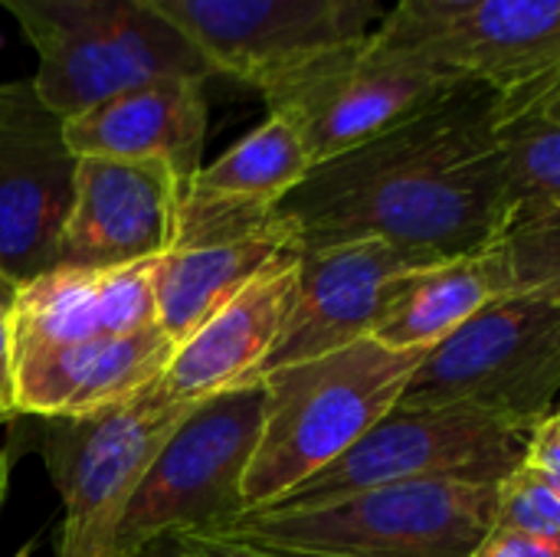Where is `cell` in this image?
I'll return each mask as SVG.
<instances>
[{
	"mask_svg": "<svg viewBox=\"0 0 560 557\" xmlns=\"http://www.w3.org/2000/svg\"><path fill=\"white\" fill-rule=\"evenodd\" d=\"M276 217L299 250L381 240L436 259L505 230L499 92L456 79L381 135L315 164Z\"/></svg>",
	"mask_w": 560,
	"mask_h": 557,
	"instance_id": "6da1fadb",
	"label": "cell"
},
{
	"mask_svg": "<svg viewBox=\"0 0 560 557\" xmlns=\"http://www.w3.org/2000/svg\"><path fill=\"white\" fill-rule=\"evenodd\" d=\"M423 358L420 348L397 351L364 338L262 374V430L243 479V512L276 506L348 453L400 404Z\"/></svg>",
	"mask_w": 560,
	"mask_h": 557,
	"instance_id": "7a4b0ae2",
	"label": "cell"
},
{
	"mask_svg": "<svg viewBox=\"0 0 560 557\" xmlns=\"http://www.w3.org/2000/svg\"><path fill=\"white\" fill-rule=\"evenodd\" d=\"M495 486L397 483L315 509L240 512L207 535L279 557H472L495 522Z\"/></svg>",
	"mask_w": 560,
	"mask_h": 557,
	"instance_id": "3957f363",
	"label": "cell"
},
{
	"mask_svg": "<svg viewBox=\"0 0 560 557\" xmlns=\"http://www.w3.org/2000/svg\"><path fill=\"white\" fill-rule=\"evenodd\" d=\"M36 53L33 89L62 118L125 89L190 76L207 59L138 0H0Z\"/></svg>",
	"mask_w": 560,
	"mask_h": 557,
	"instance_id": "277c9868",
	"label": "cell"
},
{
	"mask_svg": "<svg viewBox=\"0 0 560 557\" xmlns=\"http://www.w3.org/2000/svg\"><path fill=\"white\" fill-rule=\"evenodd\" d=\"M453 82L450 69L381 23L361 39L312 53L259 95L272 115L299 128L315 167L397 125Z\"/></svg>",
	"mask_w": 560,
	"mask_h": 557,
	"instance_id": "5b68a950",
	"label": "cell"
},
{
	"mask_svg": "<svg viewBox=\"0 0 560 557\" xmlns=\"http://www.w3.org/2000/svg\"><path fill=\"white\" fill-rule=\"evenodd\" d=\"M400 407H469L535 430L560 410V305L509 292L433 345Z\"/></svg>",
	"mask_w": 560,
	"mask_h": 557,
	"instance_id": "8992f818",
	"label": "cell"
},
{
	"mask_svg": "<svg viewBox=\"0 0 560 557\" xmlns=\"http://www.w3.org/2000/svg\"><path fill=\"white\" fill-rule=\"evenodd\" d=\"M262 384L197 404L151 460L118 525L112 557H135L167 535L213 532L243 512V479L262 430Z\"/></svg>",
	"mask_w": 560,
	"mask_h": 557,
	"instance_id": "52a82bcc",
	"label": "cell"
},
{
	"mask_svg": "<svg viewBox=\"0 0 560 557\" xmlns=\"http://www.w3.org/2000/svg\"><path fill=\"white\" fill-rule=\"evenodd\" d=\"M194 407L171 401L154 384L125 404L85 417L43 420L39 456L62 502L52 557H112L135 489Z\"/></svg>",
	"mask_w": 560,
	"mask_h": 557,
	"instance_id": "ba28073f",
	"label": "cell"
},
{
	"mask_svg": "<svg viewBox=\"0 0 560 557\" xmlns=\"http://www.w3.org/2000/svg\"><path fill=\"white\" fill-rule=\"evenodd\" d=\"M535 430L469 407H394L348 453L269 509L331 506L397 483H502L525 463ZM259 512V509H256Z\"/></svg>",
	"mask_w": 560,
	"mask_h": 557,
	"instance_id": "9c48e42d",
	"label": "cell"
},
{
	"mask_svg": "<svg viewBox=\"0 0 560 557\" xmlns=\"http://www.w3.org/2000/svg\"><path fill=\"white\" fill-rule=\"evenodd\" d=\"M62 125L33 79L0 82V276L16 286L56 266L72 213L79 158Z\"/></svg>",
	"mask_w": 560,
	"mask_h": 557,
	"instance_id": "30bf717a",
	"label": "cell"
},
{
	"mask_svg": "<svg viewBox=\"0 0 560 557\" xmlns=\"http://www.w3.org/2000/svg\"><path fill=\"white\" fill-rule=\"evenodd\" d=\"M433 263L381 240L302 250L295 295L262 374L374 338L400 282Z\"/></svg>",
	"mask_w": 560,
	"mask_h": 557,
	"instance_id": "8fae6325",
	"label": "cell"
},
{
	"mask_svg": "<svg viewBox=\"0 0 560 557\" xmlns=\"http://www.w3.org/2000/svg\"><path fill=\"white\" fill-rule=\"evenodd\" d=\"M180 204L184 190L164 164L79 158L56 266L115 269L167 256L177 243Z\"/></svg>",
	"mask_w": 560,
	"mask_h": 557,
	"instance_id": "7c38bea8",
	"label": "cell"
},
{
	"mask_svg": "<svg viewBox=\"0 0 560 557\" xmlns=\"http://www.w3.org/2000/svg\"><path fill=\"white\" fill-rule=\"evenodd\" d=\"M213 69L256 92L318 49L345 43L328 0H138Z\"/></svg>",
	"mask_w": 560,
	"mask_h": 557,
	"instance_id": "4fadbf2b",
	"label": "cell"
},
{
	"mask_svg": "<svg viewBox=\"0 0 560 557\" xmlns=\"http://www.w3.org/2000/svg\"><path fill=\"white\" fill-rule=\"evenodd\" d=\"M210 79L167 76L125 89L79 115H69L62 131L75 158L154 161L164 164L180 190L203 167L210 128Z\"/></svg>",
	"mask_w": 560,
	"mask_h": 557,
	"instance_id": "5bb4252c",
	"label": "cell"
},
{
	"mask_svg": "<svg viewBox=\"0 0 560 557\" xmlns=\"http://www.w3.org/2000/svg\"><path fill=\"white\" fill-rule=\"evenodd\" d=\"M302 250L282 253L190 338H184L158 387L180 404H203L243 384H256L282 335Z\"/></svg>",
	"mask_w": 560,
	"mask_h": 557,
	"instance_id": "9a60e30c",
	"label": "cell"
},
{
	"mask_svg": "<svg viewBox=\"0 0 560 557\" xmlns=\"http://www.w3.org/2000/svg\"><path fill=\"white\" fill-rule=\"evenodd\" d=\"M384 23L456 79H479L499 95L560 79V0H482L430 33Z\"/></svg>",
	"mask_w": 560,
	"mask_h": 557,
	"instance_id": "2e32d148",
	"label": "cell"
},
{
	"mask_svg": "<svg viewBox=\"0 0 560 557\" xmlns=\"http://www.w3.org/2000/svg\"><path fill=\"white\" fill-rule=\"evenodd\" d=\"M174 348L177 345L161 328H148L20 358L13 364L16 414L49 420L125 404L161 381Z\"/></svg>",
	"mask_w": 560,
	"mask_h": 557,
	"instance_id": "e0dca14e",
	"label": "cell"
},
{
	"mask_svg": "<svg viewBox=\"0 0 560 557\" xmlns=\"http://www.w3.org/2000/svg\"><path fill=\"white\" fill-rule=\"evenodd\" d=\"M289 250L299 243L276 213L249 233L174 246L161 266L158 328L180 345Z\"/></svg>",
	"mask_w": 560,
	"mask_h": 557,
	"instance_id": "ac0fdd59",
	"label": "cell"
},
{
	"mask_svg": "<svg viewBox=\"0 0 560 557\" xmlns=\"http://www.w3.org/2000/svg\"><path fill=\"white\" fill-rule=\"evenodd\" d=\"M509 292L512 279L499 243L440 259L400 282L387 315L374 332V341L397 351H430L492 299Z\"/></svg>",
	"mask_w": 560,
	"mask_h": 557,
	"instance_id": "d6986e66",
	"label": "cell"
},
{
	"mask_svg": "<svg viewBox=\"0 0 560 557\" xmlns=\"http://www.w3.org/2000/svg\"><path fill=\"white\" fill-rule=\"evenodd\" d=\"M312 171V154L292 121L272 115L226 148L217 161L203 164L184 197L236 207L276 210V204Z\"/></svg>",
	"mask_w": 560,
	"mask_h": 557,
	"instance_id": "ffe728a7",
	"label": "cell"
},
{
	"mask_svg": "<svg viewBox=\"0 0 560 557\" xmlns=\"http://www.w3.org/2000/svg\"><path fill=\"white\" fill-rule=\"evenodd\" d=\"M560 82L499 95L505 227L560 204V125L545 115Z\"/></svg>",
	"mask_w": 560,
	"mask_h": 557,
	"instance_id": "44dd1931",
	"label": "cell"
},
{
	"mask_svg": "<svg viewBox=\"0 0 560 557\" xmlns=\"http://www.w3.org/2000/svg\"><path fill=\"white\" fill-rule=\"evenodd\" d=\"M102 269L56 266L16 289L13 364L20 358L85 345L102 335Z\"/></svg>",
	"mask_w": 560,
	"mask_h": 557,
	"instance_id": "7402d4cb",
	"label": "cell"
},
{
	"mask_svg": "<svg viewBox=\"0 0 560 557\" xmlns=\"http://www.w3.org/2000/svg\"><path fill=\"white\" fill-rule=\"evenodd\" d=\"M495 243L505 256L512 292L560 305V204L509 223Z\"/></svg>",
	"mask_w": 560,
	"mask_h": 557,
	"instance_id": "603a6c76",
	"label": "cell"
},
{
	"mask_svg": "<svg viewBox=\"0 0 560 557\" xmlns=\"http://www.w3.org/2000/svg\"><path fill=\"white\" fill-rule=\"evenodd\" d=\"M161 266H164V256L102 269L98 292H102V335L105 338H125V335L158 328Z\"/></svg>",
	"mask_w": 560,
	"mask_h": 557,
	"instance_id": "cb8c5ba5",
	"label": "cell"
},
{
	"mask_svg": "<svg viewBox=\"0 0 560 557\" xmlns=\"http://www.w3.org/2000/svg\"><path fill=\"white\" fill-rule=\"evenodd\" d=\"M492 529L560 542V492L532 466H518L495 486Z\"/></svg>",
	"mask_w": 560,
	"mask_h": 557,
	"instance_id": "d4e9b609",
	"label": "cell"
},
{
	"mask_svg": "<svg viewBox=\"0 0 560 557\" xmlns=\"http://www.w3.org/2000/svg\"><path fill=\"white\" fill-rule=\"evenodd\" d=\"M479 3L482 0H394V7L387 10V20L407 33H430L459 20Z\"/></svg>",
	"mask_w": 560,
	"mask_h": 557,
	"instance_id": "484cf974",
	"label": "cell"
},
{
	"mask_svg": "<svg viewBox=\"0 0 560 557\" xmlns=\"http://www.w3.org/2000/svg\"><path fill=\"white\" fill-rule=\"evenodd\" d=\"M16 282L0 276V427L10 423L16 414V391H13V299Z\"/></svg>",
	"mask_w": 560,
	"mask_h": 557,
	"instance_id": "4316f807",
	"label": "cell"
},
{
	"mask_svg": "<svg viewBox=\"0 0 560 557\" xmlns=\"http://www.w3.org/2000/svg\"><path fill=\"white\" fill-rule=\"evenodd\" d=\"M525 466L541 473L560 492V410L535 427L528 453H525Z\"/></svg>",
	"mask_w": 560,
	"mask_h": 557,
	"instance_id": "83f0119b",
	"label": "cell"
},
{
	"mask_svg": "<svg viewBox=\"0 0 560 557\" xmlns=\"http://www.w3.org/2000/svg\"><path fill=\"white\" fill-rule=\"evenodd\" d=\"M472 557H560V542L492 529Z\"/></svg>",
	"mask_w": 560,
	"mask_h": 557,
	"instance_id": "f1b7e54d",
	"label": "cell"
},
{
	"mask_svg": "<svg viewBox=\"0 0 560 557\" xmlns=\"http://www.w3.org/2000/svg\"><path fill=\"white\" fill-rule=\"evenodd\" d=\"M331 10H335V20L345 33V39H361L368 33H374L387 10H384V0H328Z\"/></svg>",
	"mask_w": 560,
	"mask_h": 557,
	"instance_id": "f546056e",
	"label": "cell"
},
{
	"mask_svg": "<svg viewBox=\"0 0 560 557\" xmlns=\"http://www.w3.org/2000/svg\"><path fill=\"white\" fill-rule=\"evenodd\" d=\"M174 538L180 542V548L190 557H279L259 552V548L226 542V538H217V535H207V532H190V535H174Z\"/></svg>",
	"mask_w": 560,
	"mask_h": 557,
	"instance_id": "4dcf8cb0",
	"label": "cell"
},
{
	"mask_svg": "<svg viewBox=\"0 0 560 557\" xmlns=\"http://www.w3.org/2000/svg\"><path fill=\"white\" fill-rule=\"evenodd\" d=\"M135 557H190V555L180 548V542H177L174 535H167V538H158V542L144 545V548H141Z\"/></svg>",
	"mask_w": 560,
	"mask_h": 557,
	"instance_id": "1f68e13d",
	"label": "cell"
},
{
	"mask_svg": "<svg viewBox=\"0 0 560 557\" xmlns=\"http://www.w3.org/2000/svg\"><path fill=\"white\" fill-rule=\"evenodd\" d=\"M13 463H16V446H3V450H0V515H3V506H7Z\"/></svg>",
	"mask_w": 560,
	"mask_h": 557,
	"instance_id": "d6a6232c",
	"label": "cell"
},
{
	"mask_svg": "<svg viewBox=\"0 0 560 557\" xmlns=\"http://www.w3.org/2000/svg\"><path fill=\"white\" fill-rule=\"evenodd\" d=\"M545 115H548L551 121H558L560 125V85H558V92L548 98V105H545Z\"/></svg>",
	"mask_w": 560,
	"mask_h": 557,
	"instance_id": "836d02e7",
	"label": "cell"
},
{
	"mask_svg": "<svg viewBox=\"0 0 560 557\" xmlns=\"http://www.w3.org/2000/svg\"><path fill=\"white\" fill-rule=\"evenodd\" d=\"M36 545H39V535L26 538V542H23V545H20V548H16V552H13V555H10V557H30V555H33V552H36Z\"/></svg>",
	"mask_w": 560,
	"mask_h": 557,
	"instance_id": "e575fe53",
	"label": "cell"
}]
</instances>
